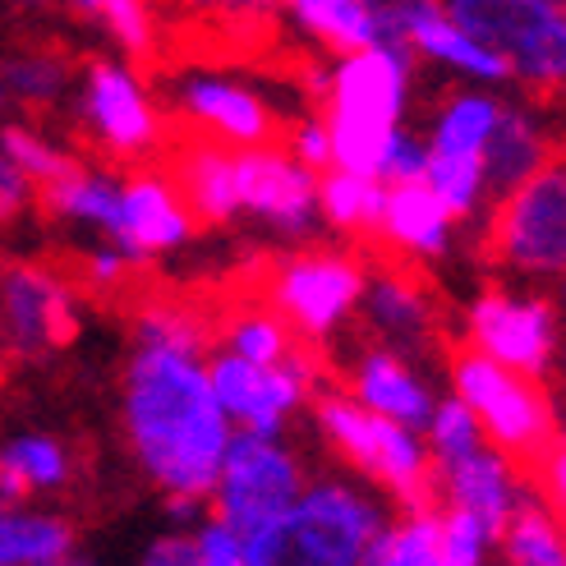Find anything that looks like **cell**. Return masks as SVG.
Listing matches in <instances>:
<instances>
[{"label": "cell", "instance_id": "6da1fadb", "mask_svg": "<svg viewBox=\"0 0 566 566\" xmlns=\"http://www.w3.org/2000/svg\"><path fill=\"white\" fill-rule=\"evenodd\" d=\"M125 433L157 489L208 502L231 433L208 374L189 350L138 342L125 369Z\"/></svg>", "mask_w": 566, "mask_h": 566}, {"label": "cell", "instance_id": "7a4b0ae2", "mask_svg": "<svg viewBox=\"0 0 566 566\" xmlns=\"http://www.w3.org/2000/svg\"><path fill=\"white\" fill-rule=\"evenodd\" d=\"M438 359L447 364L461 401L470 406L479 433L489 438L506 474L530 489L544 457L562 438L557 406H553L544 374H525V369H512V364L493 359L484 346H474L470 336H457V327L438 336Z\"/></svg>", "mask_w": 566, "mask_h": 566}, {"label": "cell", "instance_id": "3957f363", "mask_svg": "<svg viewBox=\"0 0 566 566\" xmlns=\"http://www.w3.org/2000/svg\"><path fill=\"white\" fill-rule=\"evenodd\" d=\"M314 401V415L323 423L327 442L336 447L350 470L369 474L374 484H382L396 502L406 506V516H438L442 512V470L433 451H419V442L396 429L391 415L359 406L355 396L332 391V387H308L304 391Z\"/></svg>", "mask_w": 566, "mask_h": 566}, {"label": "cell", "instance_id": "277c9868", "mask_svg": "<svg viewBox=\"0 0 566 566\" xmlns=\"http://www.w3.org/2000/svg\"><path fill=\"white\" fill-rule=\"evenodd\" d=\"M479 268L566 272V129L544 138L530 176L493 198L474 240Z\"/></svg>", "mask_w": 566, "mask_h": 566}, {"label": "cell", "instance_id": "5b68a950", "mask_svg": "<svg viewBox=\"0 0 566 566\" xmlns=\"http://www.w3.org/2000/svg\"><path fill=\"white\" fill-rule=\"evenodd\" d=\"M465 38L502 55L534 106L566 111V10L557 0H442Z\"/></svg>", "mask_w": 566, "mask_h": 566}, {"label": "cell", "instance_id": "8992f818", "mask_svg": "<svg viewBox=\"0 0 566 566\" xmlns=\"http://www.w3.org/2000/svg\"><path fill=\"white\" fill-rule=\"evenodd\" d=\"M401 74L406 70L382 46L350 51V61L332 78L323 106H314L336 166H346L355 176H378L396 111H401Z\"/></svg>", "mask_w": 566, "mask_h": 566}, {"label": "cell", "instance_id": "52a82bcc", "mask_svg": "<svg viewBox=\"0 0 566 566\" xmlns=\"http://www.w3.org/2000/svg\"><path fill=\"white\" fill-rule=\"evenodd\" d=\"M253 263H259V286L276 308V318L291 332H300L304 342H327L336 318L350 314L364 291V268L355 263L350 249H327V244H308L300 253L259 249Z\"/></svg>", "mask_w": 566, "mask_h": 566}, {"label": "cell", "instance_id": "ba28073f", "mask_svg": "<svg viewBox=\"0 0 566 566\" xmlns=\"http://www.w3.org/2000/svg\"><path fill=\"white\" fill-rule=\"evenodd\" d=\"M74 295L42 259H0V359L33 364L78 336Z\"/></svg>", "mask_w": 566, "mask_h": 566}, {"label": "cell", "instance_id": "9c48e42d", "mask_svg": "<svg viewBox=\"0 0 566 566\" xmlns=\"http://www.w3.org/2000/svg\"><path fill=\"white\" fill-rule=\"evenodd\" d=\"M300 497V465L263 433H244L226 442V457L217 470V484L208 493L212 521L249 534L268 521H281Z\"/></svg>", "mask_w": 566, "mask_h": 566}, {"label": "cell", "instance_id": "30bf717a", "mask_svg": "<svg viewBox=\"0 0 566 566\" xmlns=\"http://www.w3.org/2000/svg\"><path fill=\"white\" fill-rule=\"evenodd\" d=\"M276 534H281L276 562L350 566V562H364L369 544L378 539V516L350 489L323 484L276 521Z\"/></svg>", "mask_w": 566, "mask_h": 566}, {"label": "cell", "instance_id": "8fae6325", "mask_svg": "<svg viewBox=\"0 0 566 566\" xmlns=\"http://www.w3.org/2000/svg\"><path fill=\"white\" fill-rule=\"evenodd\" d=\"M176 111L208 129L221 144H231L235 153H249V148H263V153H295V138H300V125L276 116L272 106H263L253 93L235 88V83H217V78H193L180 88V97L171 102Z\"/></svg>", "mask_w": 566, "mask_h": 566}, {"label": "cell", "instance_id": "7c38bea8", "mask_svg": "<svg viewBox=\"0 0 566 566\" xmlns=\"http://www.w3.org/2000/svg\"><path fill=\"white\" fill-rule=\"evenodd\" d=\"M470 342L484 346L493 359L512 364V369L544 374L557 346V308L548 300L521 304L493 286L470 308Z\"/></svg>", "mask_w": 566, "mask_h": 566}, {"label": "cell", "instance_id": "4fadbf2b", "mask_svg": "<svg viewBox=\"0 0 566 566\" xmlns=\"http://www.w3.org/2000/svg\"><path fill=\"white\" fill-rule=\"evenodd\" d=\"M314 176L300 161H291V153H235V203L272 217L281 231L300 235L314 226Z\"/></svg>", "mask_w": 566, "mask_h": 566}, {"label": "cell", "instance_id": "5bb4252c", "mask_svg": "<svg viewBox=\"0 0 566 566\" xmlns=\"http://www.w3.org/2000/svg\"><path fill=\"white\" fill-rule=\"evenodd\" d=\"M212 359V391L217 406L231 410L240 423H249V433H272L286 410H295L300 401V378L276 369V364H253L240 355H208Z\"/></svg>", "mask_w": 566, "mask_h": 566}, {"label": "cell", "instance_id": "9a60e30c", "mask_svg": "<svg viewBox=\"0 0 566 566\" xmlns=\"http://www.w3.org/2000/svg\"><path fill=\"white\" fill-rule=\"evenodd\" d=\"M442 470V502L447 506H465V512L489 530V539H497V530L512 512V479H506V465L493 461L484 447H465L457 457L438 461Z\"/></svg>", "mask_w": 566, "mask_h": 566}, {"label": "cell", "instance_id": "2e32d148", "mask_svg": "<svg viewBox=\"0 0 566 566\" xmlns=\"http://www.w3.org/2000/svg\"><path fill=\"white\" fill-rule=\"evenodd\" d=\"M189 235V221L180 212V203L166 189V180L157 171H134L125 176L120 189V244L129 253H157L171 249Z\"/></svg>", "mask_w": 566, "mask_h": 566}, {"label": "cell", "instance_id": "e0dca14e", "mask_svg": "<svg viewBox=\"0 0 566 566\" xmlns=\"http://www.w3.org/2000/svg\"><path fill=\"white\" fill-rule=\"evenodd\" d=\"M447 221H451V212L423 171L410 180H387V193H382V231L387 235H396L419 253H442Z\"/></svg>", "mask_w": 566, "mask_h": 566}, {"label": "cell", "instance_id": "ac0fdd59", "mask_svg": "<svg viewBox=\"0 0 566 566\" xmlns=\"http://www.w3.org/2000/svg\"><path fill=\"white\" fill-rule=\"evenodd\" d=\"M74 479V457L55 438H19L0 451V497L6 502H23L38 489H70Z\"/></svg>", "mask_w": 566, "mask_h": 566}, {"label": "cell", "instance_id": "d6986e66", "mask_svg": "<svg viewBox=\"0 0 566 566\" xmlns=\"http://www.w3.org/2000/svg\"><path fill=\"white\" fill-rule=\"evenodd\" d=\"M78 530L65 516L0 512V566H61L74 562Z\"/></svg>", "mask_w": 566, "mask_h": 566}, {"label": "cell", "instance_id": "ffe728a7", "mask_svg": "<svg viewBox=\"0 0 566 566\" xmlns=\"http://www.w3.org/2000/svg\"><path fill=\"white\" fill-rule=\"evenodd\" d=\"M544 138L530 125V116H516V111H502L497 106V120L484 138V176L493 180V198L506 193V189H516L525 176H530V166L539 161L544 153Z\"/></svg>", "mask_w": 566, "mask_h": 566}, {"label": "cell", "instance_id": "44dd1931", "mask_svg": "<svg viewBox=\"0 0 566 566\" xmlns=\"http://www.w3.org/2000/svg\"><path fill=\"white\" fill-rule=\"evenodd\" d=\"M493 544L506 553V562H521V566H566V544L553 516L544 506H534L530 497L512 502V512H506Z\"/></svg>", "mask_w": 566, "mask_h": 566}, {"label": "cell", "instance_id": "7402d4cb", "mask_svg": "<svg viewBox=\"0 0 566 566\" xmlns=\"http://www.w3.org/2000/svg\"><path fill=\"white\" fill-rule=\"evenodd\" d=\"M318 193H323V208H327L332 226H342L346 235L382 226V185L374 176H355L346 166L332 161L327 171H318Z\"/></svg>", "mask_w": 566, "mask_h": 566}, {"label": "cell", "instance_id": "603a6c76", "mask_svg": "<svg viewBox=\"0 0 566 566\" xmlns=\"http://www.w3.org/2000/svg\"><path fill=\"white\" fill-rule=\"evenodd\" d=\"M291 6L332 51L350 55L364 46H378V33H374V23L364 14L359 0H291Z\"/></svg>", "mask_w": 566, "mask_h": 566}, {"label": "cell", "instance_id": "cb8c5ba5", "mask_svg": "<svg viewBox=\"0 0 566 566\" xmlns=\"http://www.w3.org/2000/svg\"><path fill=\"white\" fill-rule=\"evenodd\" d=\"M423 176H429V185L442 193L447 212L461 221L479 193V180H484V148H470V153L433 148V157H423Z\"/></svg>", "mask_w": 566, "mask_h": 566}, {"label": "cell", "instance_id": "d4e9b609", "mask_svg": "<svg viewBox=\"0 0 566 566\" xmlns=\"http://www.w3.org/2000/svg\"><path fill=\"white\" fill-rule=\"evenodd\" d=\"M0 153H6L19 171L28 176V185H51V180H61L70 171H78L83 157L78 153H61V148H51L42 134L33 129H23V125H6L0 129Z\"/></svg>", "mask_w": 566, "mask_h": 566}, {"label": "cell", "instance_id": "484cf974", "mask_svg": "<svg viewBox=\"0 0 566 566\" xmlns=\"http://www.w3.org/2000/svg\"><path fill=\"white\" fill-rule=\"evenodd\" d=\"M364 562L382 566H433L442 562V512L438 516H410L396 534H378L364 553Z\"/></svg>", "mask_w": 566, "mask_h": 566}, {"label": "cell", "instance_id": "4316f807", "mask_svg": "<svg viewBox=\"0 0 566 566\" xmlns=\"http://www.w3.org/2000/svg\"><path fill=\"white\" fill-rule=\"evenodd\" d=\"M497 120V106L493 102H479V97H451L447 116L438 125V148L442 153H470V148H484V138Z\"/></svg>", "mask_w": 566, "mask_h": 566}, {"label": "cell", "instance_id": "83f0119b", "mask_svg": "<svg viewBox=\"0 0 566 566\" xmlns=\"http://www.w3.org/2000/svg\"><path fill=\"white\" fill-rule=\"evenodd\" d=\"M489 530L479 525L465 506H442V562L451 566H474L484 557Z\"/></svg>", "mask_w": 566, "mask_h": 566}, {"label": "cell", "instance_id": "f1b7e54d", "mask_svg": "<svg viewBox=\"0 0 566 566\" xmlns=\"http://www.w3.org/2000/svg\"><path fill=\"white\" fill-rule=\"evenodd\" d=\"M474 442H479V423H474L470 406L465 401H447L433 415V457L447 461V457H457V451H465Z\"/></svg>", "mask_w": 566, "mask_h": 566}, {"label": "cell", "instance_id": "f546056e", "mask_svg": "<svg viewBox=\"0 0 566 566\" xmlns=\"http://www.w3.org/2000/svg\"><path fill=\"white\" fill-rule=\"evenodd\" d=\"M28 208H33V185H28V176L19 171L6 153H0V231L14 226Z\"/></svg>", "mask_w": 566, "mask_h": 566}, {"label": "cell", "instance_id": "4dcf8cb0", "mask_svg": "<svg viewBox=\"0 0 566 566\" xmlns=\"http://www.w3.org/2000/svg\"><path fill=\"white\" fill-rule=\"evenodd\" d=\"M198 557H203L208 566H240L244 553H240V534L231 525H208L203 534H198Z\"/></svg>", "mask_w": 566, "mask_h": 566}, {"label": "cell", "instance_id": "1f68e13d", "mask_svg": "<svg viewBox=\"0 0 566 566\" xmlns=\"http://www.w3.org/2000/svg\"><path fill=\"white\" fill-rule=\"evenodd\" d=\"M148 566H198V539H157L144 557Z\"/></svg>", "mask_w": 566, "mask_h": 566}, {"label": "cell", "instance_id": "d6a6232c", "mask_svg": "<svg viewBox=\"0 0 566 566\" xmlns=\"http://www.w3.org/2000/svg\"><path fill=\"white\" fill-rule=\"evenodd\" d=\"M562 336V346H553V359H557V369H553V396H562V401H566V332H557Z\"/></svg>", "mask_w": 566, "mask_h": 566}, {"label": "cell", "instance_id": "836d02e7", "mask_svg": "<svg viewBox=\"0 0 566 566\" xmlns=\"http://www.w3.org/2000/svg\"><path fill=\"white\" fill-rule=\"evenodd\" d=\"M10 6H19V10H51V6H70V0H10Z\"/></svg>", "mask_w": 566, "mask_h": 566}, {"label": "cell", "instance_id": "e575fe53", "mask_svg": "<svg viewBox=\"0 0 566 566\" xmlns=\"http://www.w3.org/2000/svg\"><path fill=\"white\" fill-rule=\"evenodd\" d=\"M562 300H566V286H562Z\"/></svg>", "mask_w": 566, "mask_h": 566}, {"label": "cell", "instance_id": "d590c367", "mask_svg": "<svg viewBox=\"0 0 566 566\" xmlns=\"http://www.w3.org/2000/svg\"><path fill=\"white\" fill-rule=\"evenodd\" d=\"M0 506H6V497H0Z\"/></svg>", "mask_w": 566, "mask_h": 566}]
</instances>
